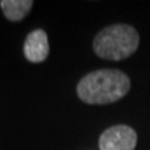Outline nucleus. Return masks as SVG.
I'll list each match as a JSON object with an SVG mask.
<instances>
[{
  "instance_id": "nucleus-1",
  "label": "nucleus",
  "mask_w": 150,
  "mask_h": 150,
  "mask_svg": "<svg viewBox=\"0 0 150 150\" xmlns=\"http://www.w3.org/2000/svg\"><path fill=\"white\" fill-rule=\"evenodd\" d=\"M130 79L118 69H100L86 74L76 85L78 96L90 105H106L120 100L130 90Z\"/></svg>"
},
{
  "instance_id": "nucleus-5",
  "label": "nucleus",
  "mask_w": 150,
  "mask_h": 150,
  "mask_svg": "<svg viewBox=\"0 0 150 150\" xmlns=\"http://www.w3.org/2000/svg\"><path fill=\"white\" fill-rule=\"evenodd\" d=\"M31 0H1L0 6L6 19L11 21L23 20L33 8Z\"/></svg>"
},
{
  "instance_id": "nucleus-3",
  "label": "nucleus",
  "mask_w": 150,
  "mask_h": 150,
  "mask_svg": "<svg viewBox=\"0 0 150 150\" xmlns=\"http://www.w3.org/2000/svg\"><path fill=\"white\" fill-rule=\"evenodd\" d=\"M138 134L128 125H114L106 129L99 138L100 150H134Z\"/></svg>"
},
{
  "instance_id": "nucleus-2",
  "label": "nucleus",
  "mask_w": 150,
  "mask_h": 150,
  "mask_svg": "<svg viewBox=\"0 0 150 150\" xmlns=\"http://www.w3.org/2000/svg\"><path fill=\"white\" fill-rule=\"evenodd\" d=\"M140 36L135 28L128 24H114L95 35L93 49L101 59L119 62L137 51Z\"/></svg>"
},
{
  "instance_id": "nucleus-4",
  "label": "nucleus",
  "mask_w": 150,
  "mask_h": 150,
  "mask_svg": "<svg viewBox=\"0 0 150 150\" xmlns=\"http://www.w3.org/2000/svg\"><path fill=\"white\" fill-rule=\"evenodd\" d=\"M24 55L30 63H43L49 55L48 35L43 29H35L26 36Z\"/></svg>"
}]
</instances>
